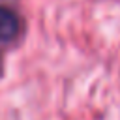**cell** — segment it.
Returning <instances> with one entry per match:
<instances>
[{"instance_id": "1", "label": "cell", "mask_w": 120, "mask_h": 120, "mask_svg": "<svg viewBox=\"0 0 120 120\" xmlns=\"http://www.w3.org/2000/svg\"><path fill=\"white\" fill-rule=\"evenodd\" d=\"M17 32H19V19H17V15L11 9L0 6V41L13 39L17 36Z\"/></svg>"}]
</instances>
